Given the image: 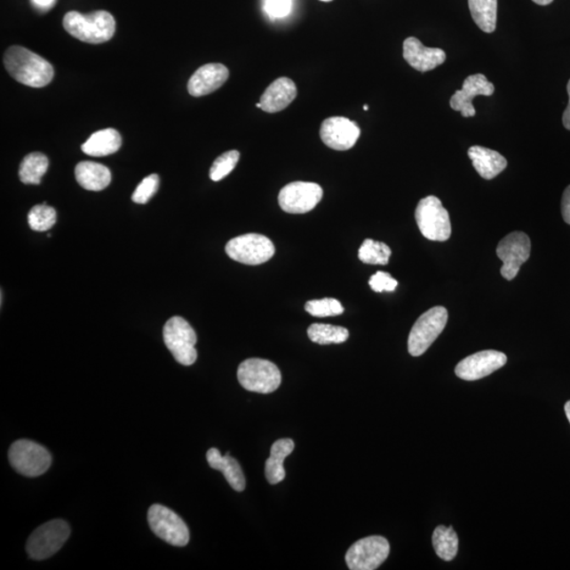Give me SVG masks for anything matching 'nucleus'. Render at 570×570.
Instances as JSON below:
<instances>
[{
	"mask_svg": "<svg viewBox=\"0 0 570 570\" xmlns=\"http://www.w3.org/2000/svg\"><path fill=\"white\" fill-rule=\"evenodd\" d=\"M4 63L9 75L26 86L43 88L53 80L52 65L25 47H10L4 53Z\"/></svg>",
	"mask_w": 570,
	"mask_h": 570,
	"instance_id": "1",
	"label": "nucleus"
},
{
	"mask_svg": "<svg viewBox=\"0 0 570 570\" xmlns=\"http://www.w3.org/2000/svg\"><path fill=\"white\" fill-rule=\"evenodd\" d=\"M63 26L78 41L94 44L110 41L115 33V20L107 11L89 14L70 11L65 15Z\"/></svg>",
	"mask_w": 570,
	"mask_h": 570,
	"instance_id": "2",
	"label": "nucleus"
},
{
	"mask_svg": "<svg viewBox=\"0 0 570 570\" xmlns=\"http://www.w3.org/2000/svg\"><path fill=\"white\" fill-rule=\"evenodd\" d=\"M416 220L423 236L431 241L444 242L451 236L449 212L434 195L419 201Z\"/></svg>",
	"mask_w": 570,
	"mask_h": 570,
	"instance_id": "3",
	"label": "nucleus"
},
{
	"mask_svg": "<svg viewBox=\"0 0 570 570\" xmlns=\"http://www.w3.org/2000/svg\"><path fill=\"white\" fill-rule=\"evenodd\" d=\"M237 376L245 390L260 394L272 393L281 384V373L275 363L260 359L244 360Z\"/></svg>",
	"mask_w": 570,
	"mask_h": 570,
	"instance_id": "4",
	"label": "nucleus"
},
{
	"mask_svg": "<svg viewBox=\"0 0 570 570\" xmlns=\"http://www.w3.org/2000/svg\"><path fill=\"white\" fill-rule=\"evenodd\" d=\"M448 322V311L444 306H435L418 318L413 326L408 351L412 356H421L437 340Z\"/></svg>",
	"mask_w": 570,
	"mask_h": 570,
	"instance_id": "5",
	"label": "nucleus"
},
{
	"mask_svg": "<svg viewBox=\"0 0 570 570\" xmlns=\"http://www.w3.org/2000/svg\"><path fill=\"white\" fill-rule=\"evenodd\" d=\"M9 461L16 471L28 478H36L47 472L52 456L42 445L29 439H20L11 446Z\"/></svg>",
	"mask_w": 570,
	"mask_h": 570,
	"instance_id": "6",
	"label": "nucleus"
},
{
	"mask_svg": "<svg viewBox=\"0 0 570 570\" xmlns=\"http://www.w3.org/2000/svg\"><path fill=\"white\" fill-rule=\"evenodd\" d=\"M163 337L167 349L178 363L192 366L197 360L198 353L194 348L197 334L184 318H170L164 326Z\"/></svg>",
	"mask_w": 570,
	"mask_h": 570,
	"instance_id": "7",
	"label": "nucleus"
},
{
	"mask_svg": "<svg viewBox=\"0 0 570 570\" xmlns=\"http://www.w3.org/2000/svg\"><path fill=\"white\" fill-rule=\"evenodd\" d=\"M69 535V525L63 519H53V521L44 523L28 540V555L33 560H46L64 546Z\"/></svg>",
	"mask_w": 570,
	"mask_h": 570,
	"instance_id": "8",
	"label": "nucleus"
},
{
	"mask_svg": "<svg viewBox=\"0 0 570 570\" xmlns=\"http://www.w3.org/2000/svg\"><path fill=\"white\" fill-rule=\"evenodd\" d=\"M226 251L229 258L240 264L259 265L275 255V247L264 234H247L228 241Z\"/></svg>",
	"mask_w": 570,
	"mask_h": 570,
	"instance_id": "9",
	"label": "nucleus"
},
{
	"mask_svg": "<svg viewBox=\"0 0 570 570\" xmlns=\"http://www.w3.org/2000/svg\"><path fill=\"white\" fill-rule=\"evenodd\" d=\"M389 553L387 539L380 535L368 536L350 547L345 562L351 570H374L387 560Z\"/></svg>",
	"mask_w": 570,
	"mask_h": 570,
	"instance_id": "10",
	"label": "nucleus"
},
{
	"mask_svg": "<svg viewBox=\"0 0 570 570\" xmlns=\"http://www.w3.org/2000/svg\"><path fill=\"white\" fill-rule=\"evenodd\" d=\"M148 524L154 534L173 546H186L189 542V529L186 522L163 505L155 504L149 508Z\"/></svg>",
	"mask_w": 570,
	"mask_h": 570,
	"instance_id": "11",
	"label": "nucleus"
},
{
	"mask_svg": "<svg viewBox=\"0 0 570 570\" xmlns=\"http://www.w3.org/2000/svg\"><path fill=\"white\" fill-rule=\"evenodd\" d=\"M532 242L526 234L514 232L501 240L496 248V255L503 262L502 276L506 281L516 278L519 268L529 259Z\"/></svg>",
	"mask_w": 570,
	"mask_h": 570,
	"instance_id": "12",
	"label": "nucleus"
},
{
	"mask_svg": "<svg viewBox=\"0 0 570 570\" xmlns=\"http://www.w3.org/2000/svg\"><path fill=\"white\" fill-rule=\"evenodd\" d=\"M323 190L321 186L312 182H292L279 193V205L289 214H305L316 208L321 202Z\"/></svg>",
	"mask_w": 570,
	"mask_h": 570,
	"instance_id": "13",
	"label": "nucleus"
},
{
	"mask_svg": "<svg viewBox=\"0 0 570 570\" xmlns=\"http://www.w3.org/2000/svg\"><path fill=\"white\" fill-rule=\"evenodd\" d=\"M321 138L329 148L344 152L354 147L360 137V128L344 116H333L322 122Z\"/></svg>",
	"mask_w": 570,
	"mask_h": 570,
	"instance_id": "14",
	"label": "nucleus"
},
{
	"mask_svg": "<svg viewBox=\"0 0 570 570\" xmlns=\"http://www.w3.org/2000/svg\"><path fill=\"white\" fill-rule=\"evenodd\" d=\"M506 362L507 356L502 352L494 350L478 352L458 363L455 374L461 379L473 382V380L489 376L490 374L504 367Z\"/></svg>",
	"mask_w": 570,
	"mask_h": 570,
	"instance_id": "15",
	"label": "nucleus"
},
{
	"mask_svg": "<svg viewBox=\"0 0 570 570\" xmlns=\"http://www.w3.org/2000/svg\"><path fill=\"white\" fill-rule=\"evenodd\" d=\"M495 93V85L484 75L468 76L463 81L462 91H456L450 99L451 108L460 111L463 117L475 115L472 100L479 95L490 97Z\"/></svg>",
	"mask_w": 570,
	"mask_h": 570,
	"instance_id": "16",
	"label": "nucleus"
},
{
	"mask_svg": "<svg viewBox=\"0 0 570 570\" xmlns=\"http://www.w3.org/2000/svg\"><path fill=\"white\" fill-rule=\"evenodd\" d=\"M228 76L229 71L225 65L206 64L190 77L187 91L192 97H203L225 85Z\"/></svg>",
	"mask_w": 570,
	"mask_h": 570,
	"instance_id": "17",
	"label": "nucleus"
},
{
	"mask_svg": "<svg viewBox=\"0 0 570 570\" xmlns=\"http://www.w3.org/2000/svg\"><path fill=\"white\" fill-rule=\"evenodd\" d=\"M404 59L412 68L419 72H428L445 63L444 50L424 47L416 37H408L404 42Z\"/></svg>",
	"mask_w": 570,
	"mask_h": 570,
	"instance_id": "18",
	"label": "nucleus"
},
{
	"mask_svg": "<svg viewBox=\"0 0 570 570\" xmlns=\"http://www.w3.org/2000/svg\"><path fill=\"white\" fill-rule=\"evenodd\" d=\"M297 97V87L288 77L273 81L260 98L261 109L267 114H276L288 108Z\"/></svg>",
	"mask_w": 570,
	"mask_h": 570,
	"instance_id": "19",
	"label": "nucleus"
},
{
	"mask_svg": "<svg viewBox=\"0 0 570 570\" xmlns=\"http://www.w3.org/2000/svg\"><path fill=\"white\" fill-rule=\"evenodd\" d=\"M469 158L472 161L475 170L486 180H493L507 167V161L495 150L472 146L468 150Z\"/></svg>",
	"mask_w": 570,
	"mask_h": 570,
	"instance_id": "20",
	"label": "nucleus"
},
{
	"mask_svg": "<svg viewBox=\"0 0 570 570\" xmlns=\"http://www.w3.org/2000/svg\"><path fill=\"white\" fill-rule=\"evenodd\" d=\"M75 178L83 189L89 192H100L108 187L111 182V172L105 165L86 161L76 165Z\"/></svg>",
	"mask_w": 570,
	"mask_h": 570,
	"instance_id": "21",
	"label": "nucleus"
},
{
	"mask_svg": "<svg viewBox=\"0 0 570 570\" xmlns=\"http://www.w3.org/2000/svg\"><path fill=\"white\" fill-rule=\"evenodd\" d=\"M210 468L219 471L225 475L227 482L234 490L241 493L245 489V478L240 463L229 454L223 456L217 448H211L206 455Z\"/></svg>",
	"mask_w": 570,
	"mask_h": 570,
	"instance_id": "22",
	"label": "nucleus"
},
{
	"mask_svg": "<svg viewBox=\"0 0 570 570\" xmlns=\"http://www.w3.org/2000/svg\"><path fill=\"white\" fill-rule=\"evenodd\" d=\"M295 444L292 439H278L273 444L271 455L265 463V478L267 482L276 485L285 479L283 462L294 451Z\"/></svg>",
	"mask_w": 570,
	"mask_h": 570,
	"instance_id": "23",
	"label": "nucleus"
},
{
	"mask_svg": "<svg viewBox=\"0 0 570 570\" xmlns=\"http://www.w3.org/2000/svg\"><path fill=\"white\" fill-rule=\"evenodd\" d=\"M122 146V137L113 128L94 132L86 143L83 144L82 150L91 156H106L114 154Z\"/></svg>",
	"mask_w": 570,
	"mask_h": 570,
	"instance_id": "24",
	"label": "nucleus"
},
{
	"mask_svg": "<svg viewBox=\"0 0 570 570\" xmlns=\"http://www.w3.org/2000/svg\"><path fill=\"white\" fill-rule=\"evenodd\" d=\"M469 9L475 24L486 33H493L496 28L497 0H468Z\"/></svg>",
	"mask_w": 570,
	"mask_h": 570,
	"instance_id": "25",
	"label": "nucleus"
},
{
	"mask_svg": "<svg viewBox=\"0 0 570 570\" xmlns=\"http://www.w3.org/2000/svg\"><path fill=\"white\" fill-rule=\"evenodd\" d=\"M49 160L46 155L41 153H33L25 156L20 167V178L24 184L38 186L42 178L47 172Z\"/></svg>",
	"mask_w": 570,
	"mask_h": 570,
	"instance_id": "26",
	"label": "nucleus"
},
{
	"mask_svg": "<svg viewBox=\"0 0 570 570\" xmlns=\"http://www.w3.org/2000/svg\"><path fill=\"white\" fill-rule=\"evenodd\" d=\"M307 335L313 343L321 345L344 344L350 336L345 328L326 323H313L307 329Z\"/></svg>",
	"mask_w": 570,
	"mask_h": 570,
	"instance_id": "27",
	"label": "nucleus"
},
{
	"mask_svg": "<svg viewBox=\"0 0 570 570\" xmlns=\"http://www.w3.org/2000/svg\"><path fill=\"white\" fill-rule=\"evenodd\" d=\"M432 544L439 558L445 561H452L457 555L458 538L452 527H437L433 533Z\"/></svg>",
	"mask_w": 570,
	"mask_h": 570,
	"instance_id": "28",
	"label": "nucleus"
},
{
	"mask_svg": "<svg viewBox=\"0 0 570 570\" xmlns=\"http://www.w3.org/2000/svg\"><path fill=\"white\" fill-rule=\"evenodd\" d=\"M392 254L387 244L366 239L359 251V258L366 265H387Z\"/></svg>",
	"mask_w": 570,
	"mask_h": 570,
	"instance_id": "29",
	"label": "nucleus"
},
{
	"mask_svg": "<svg viewBox=\"0 0 570 570\" xmlns=\"http://www.w3.org/2000/svg\"><path fill=\"white\" fill-rule=\"evenodd\" d=\"M28 222L33 231L47 232L57 223V211L46 203L36 205L28 215Z\"/></svg>",
	"mask_w": 570,
	"mask_h": 570,
	"instance_id": "30",
	"label": "nucleus"
},
{
	"mask_svg": "<svg viewBox=\"0 0 570 570\" xmlns=\"http://www.w3.org/2000/svg\"><path fill=\"white\" fill-rule=\"evenodd\" d=\"M305 309L310 315L321 318L342 315L344 312L342 304L334 298L307 301Z\"/></svg>",
	"mask_w": 570,
	"mask_h": 570,
	"instance_id": "31",
	"label": "nucleus"
},
{
	"mask_svg": "<svg viewBox=\"0 0 570 570\" xmlns=\"http://www.w3.org/2000/svg\"><path fill=\"white\" fill-rule=\"evenodd\" d=\"M239 159L240 153L237 150H231V152L221 154L212 163L210 171L211 180L218 182L227 177L238 164Z\"/></svg>",
	"mask_w": 570,
	"mask_h": 570,
	"instance_id": "32",
	"label": "nucleus"
},
{
	"mask_svg": "<svg viewBox=\"0 0 570 570\" xmlns=\"http://www.w3.org/2000/svg\"><path fill=\"white\" fill-rule=\"evenodd\" d=\"M160 184V178L158 175H150L144 178V180L139 184L136 190L132 194V201L134 203L138 204H146L150 199L154 197L156 192H158Z\"/></svg>",
	"mask_w": 570,
	"mask_h": 570,
	"instance_id": "33",
	"label": "nucleus"
},
{
	"mask_svg": "<svg viewBox=\"0 0 570 570\" xmlns=\"http://www.w3.org/2000/svg\"><path fill=\"white\" fill-rule=\"evenodd\" d=\"M368 285L376 293L394 292L398 288L399 282L389 273L377 272L376 275L370 278Z\"/></svg>",
	"mask_w": 570,
	"mask_h": 570,
	"instance_id": "34",
	"label": "nucleus"
},
{
	"mask_svg": "<svg viewBox=\"0 0 570 570\" xmlns=\"http://www.w3.org/2000/svg\"><path fill=\"white\" fill-rule=\"evenodd\" d=\"M265 8L272 18L281 19L292 10V0H266Z\"/></svg>",
	"mask_w": 570,
	"mask_h": 570,
	"instance_id": "35",
	"label": "nucleus"
},
{
	"mask_svg": "<svg viewBox=\"0 0 570 570\" xmlns=\"http://www.w3.org/2000/svg\"><path fill=\"white\" fill-rule=\"evenodd\" d=\"M561 209L564 221L570 226V186L563 194Z\"/></svg>",
	"mask_w": 570,
	"mask_h": 570,
	"instance_id": "36",
	"label": "nucleus"
},
{
	"mask_svg": "<svg viewBox=\"0 0 570 570\" xmlns=\"http://www.w3.org/2000/svg\"><path fill=\"white\" fill-rule=\"evenodd\" d=\"M31 4L33 7L41 11V12H48L57 4V0H31Z\"/></svg>",
	"mask_w": 570,
	"mask_h": 570,
	"instance_id": "37",
	"label": "nucleus"
},
{
	"mask_svg": "<svg viewBox=\"0 0 570 570\" xmlns=\"http://www.w3.org/2000/svg\"><path fill=\"white\" fill-rule=\"evenodd\" d=\"M567 92L569 97L568 106L563 115V125L566 128L567 131H570V80L567 85Z\"/></svg>",
	"mask_w": 570,
	"mask_h": 570,
	"instance_id": "38",
	"label": "nucleus"
},
{
	"mask_svg": "<svg viewBox=\"0 0 570 570\" xmlns=\"http://www.w3.org/2000/svg\"><path fill=\"white\" fill-rule=\"evenodd\" d=\"M533 2L540 5H547V4H550L553 2V0H533Z\"/></svg>",
	"mask_w": 570,
	"mask_h": 570,
	"instance_id": "39",
	"label": "nucleus"
},
{
	"mask_svg": "<svg viewBox=\"0 0 570 570\" xmlns=\"http://www.w3.org/2000/svg\"><path fill=\"white\" fill-rule=\"evenodd\" d=\"M566 416L568 418V422L570 423V400L566 402Z\"/></svg>",
	"mask_w": 570,
	"mask_h": 570,
	"instance_id": "40",
	"label": "nucleus"
},
{
	"mask_svg": "<svg viewBox=\"0 0 570 570\" xmlns=\"http://www.w3.org/2000/svg\"><path fill=\"white\" fill-rule=\"evenodd\" d=\"M321 2H323V3H329V2H332V0H321Z\"/></svg>",
	"mask_w": 570,
	"mask_h": 570,
	"instance_id": "41",
	"label": "nucleus"
},
{
	"mask_svg": "<svg viewBox=\"0 0 570 570\" xmlns=\"http://www.w3.org/2000/svg\"><path fill=\"white\" fill-rule=\"evenodd\" d=\"M368 109V105L363 106V110L367 111Z\"/></svg>",
	"mask_w": 570,
	"mask_h": 570,
	"instance_id": "42",
	"label": "nucleus"
}]
</instances>
